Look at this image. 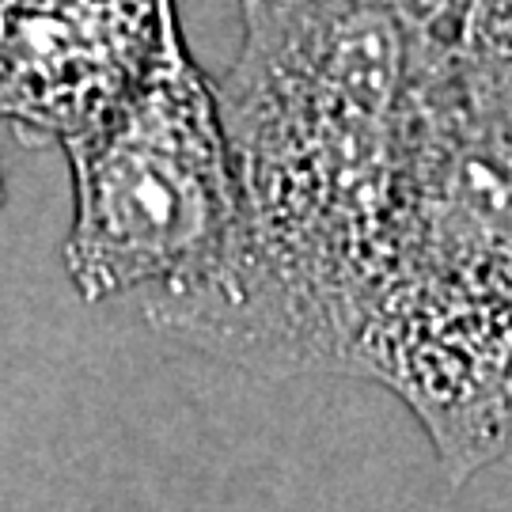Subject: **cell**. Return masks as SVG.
I'll return each instance as SVG.
<instances>
[{"instance_id": "3", "label": "cell", "mask_w": 512, "mask_h": 512, "mask_svg": "<svg viewBox=\"0 0 512 512\" xmlns=\"http://www.w3.org/2000/svg\"><path fill=\"white\" fill-rule=\"evenodd\" d=\"M349 368L418 410L456 482L512 456V289L391 300Z\"/></svg>"}, {"instance_id": "6", "label": "cell", "mask_w": 512, "mask_h": 512, "mask_svg": "<svg viewBox=\"0 0 512 512\" xmlns=\"http://www.w3.org/2000/svg\"><path fill=\"white\" fill-rule=\"evenodd\" d=\"M391 4H399L410 16H418L421 23L437 27L440 35H452L459 8H463V0H391Z\"/></svg>"}, {"instance_id": "4", "label": "cell", "mask_w": 512, "mask_h": 512, "mask_svg": "<svg viewBox=\"0 0 512 512\" xmlns=\"http://www.w3.org/2000/svg\"><path fill=\"white\" fill-rule=\"evenodd\" d=\"M175 0H0V122L65 145L103 122L160 50Z\"/></svg>"}, {"instance_id": "2", "label": "cell", "mask_w": 512, "mask_h": 512, "mask_svg": "<svg viewBox=\"0 0 512 512\" xmlns=\"http://www.w3.org/2000/svg\"><path fill=\"white\" fill-rule=\"evenodd\" d=\"M61 152L73 171L65 270L88 304L164 296L213 270L236 228V171L217 84L179 12L137 88Z\"/></svg>"}, {"instance_id": "1", "label": "cell", "mask_w": 512, "mask_h": 512, "mask_svg": "<svg viewBox=\"0 0 512 512\" xmlns=\"http://www.w3.org/2000/svg\"><path fill=\"white\" fill-rule=\"evenodd\" d=\"M217 84L236 228L156 327L232 361L349 368L399 285L425 92L448 35L391 0H239Z\"/></svg>"}, {"instance_id": "5", "label": "cell", "mask_w": 512, "mask_h": 512, "mask_svg": "<svg viewBox=\"0 0 512 512\" xmlns=\"http://www.w3.org/2000/svg\"><path fill=\"white\" fill-rule=\"evenodd\" d=\"M448 54L459 84L482 107L512 118V0H463Z\"/></svg>"}, {"instance_id": "7", "label": "cell", "mask_w": 512, "mask_h": 512, "mask_svg": "<svg viewBox=\"0 0 512 512\" xmlns=\"http://www.w3.org/2000/svg\"><path fill=\"white\" fill-rule=\"evenodd\" d=\"M0 205H4V179H0Z\"/></svg>"}]
</instances>
